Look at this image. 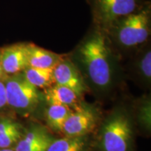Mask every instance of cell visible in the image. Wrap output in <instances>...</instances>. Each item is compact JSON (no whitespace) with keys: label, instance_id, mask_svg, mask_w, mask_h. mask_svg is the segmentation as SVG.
Segmentation results:
<instances>
[{"label":"cell","instance_id":"cell-15","mask_svg":"<svg viewBox=\"0 0 151 151\" xmlns=\"http://www.w3.org/2000/svg\"><path fill=\"white\" fill-rule=\"evenodd\" d=\"M46 111V119L50 127L57 131H62V127L71 111L69 106L60 104H49Z\"/></svg>","mask_w":151,"mask_h":151},{"label":"cell","instance_id":"cell-2","mask_svg":"<svg viewBox=\"0 0 151 151\" xmlns=\"http://www.w3.org/2000/svg\"><path fill=\"white\" fill-rule=\"evenodd\" d=\"M103 32L118 58L134 53L150 41V1H146L142 8L118 19Z\"/></svg>","mask_w":151,"mask_h":151},{"label":"cell","instance_id":"cell-8","mask_svg":"<svg viewBox=\"0 0 151 151\" xmlns=\"http://www.w3.org/2000/svg\"><path fill=\"white\" fill-rule=\"evenodd\" d=\"M95 116L91 110L78 109L76 112H71L68 116L62 131L67 137H81L91 131L95 124Z\"/></svg>","mask_w":151,"mask_h":151},{"label":"cell","instance_id":"cell-12","mask_svg":"<svg viewBox=\"0 0 151 151\" xmlns=\"http://www.w3.org/2000/svg\"><path fill=\"white\" fill-rule=\"evenodd\" d=\"M44 97L49 104L65 105L69 107L76 104L79 98L71 90L58 84L45 89Z\"/></svg>","mask_w":151,"mask_h":151},{"label":"cell","instance_id":"cell-5","mask_svg":"<svg viewBox=\"0 0 151 151\" xmlns=\"http://www.w3.org/2000/svg\"><path fill=\"white\" fill-rule=\"evenodd\" d=\"M131 137L129 119L120 113L106 122L101 135V144L104 151H128Z\"/></svg>","mask_w":151,"mask_h":151},{"label":"cell","instance_id":"cell-14","mask_svg":"<svg viewBox=\"0 0 151 151\" xmlns=\"http://www.w3.org/2000/svg\"><path fill=\"white\" fill-rule=\"evenodd\" d=\"M20 126L9 119L0 120V148H8L21 139Z\"/></svg>","mask_w":151,"mask_h":151},{"label":"cell","instance_id":"cell-13","mask_svg":"<svg viewBox=\"0 0 151 151\" xmlns=\"http://www.w3.org/2000/svg\"><path fill=\"white\" fill-rule=\"evenodd\" d=\"M25 78L37 88L46 89L55 84L53 69L28 67L22 71Z\"/></svg>","mask_w":151,"mask_h":151},{"label":"cell","instance_id":"cell-11","mask_svg":"<svg viewBox=\"0 0 151 151\" xmlns=\"http://www.w3.org/2000/svg\"><path fill=\"white\" fill-rule=\"evenodd\" d=\"M132 55L134 56L133 66L135 75L139 77L141 82L147 85L150 84L151 79L150 41Z\"/></svg>","mask_w":151,"mask_h":151},{"label":"cell","instance_id":"cell-3","mask_svg":"<svg viewBox=\"0 0 151 151\" xmlns=\"http://www.w3.org/2000/svg\"><path fill=\"white\" fill-rule=\"evenodd\" d=\"M93 27L104 31L118 19L142 8L146 0H86Z\"/></svg>","mask_w":151,"mask_h":151},{"label":"cell","instance_id":"cell-16","mask_svg":"<svg viewBox=\"0 0 151 151\" xmlns=\"http://www.w3.org/2000/svg\"><path fill=\"white\" fill-rule=\"evenodd\" d=\"M85 141L82 137H67L52 141L46 151H83Z\"/></svg>","mask_w":151,"mask_h":151},{"label":"cell","instance_id":"cell-4","mask_svg":"<svg viewBox=\"0 0 151 151\" xmlns=\"http://www.w3.org/2000/svg\"><path fill=\"white\" fill-rule=\"evenodd\" d=\"M7 104L20 111H29L37 106L40 99L38 88L25 78L22 72L9 76L4 81Z\"/></svg>","mask_w":151,"mask_h":151},{"label":"cell","instance_id":"cell-10","mask_svg":"<svg viewBox=\"0 0 151 151\" xmlns=\"http://www.w3.org/2000/svg\"><path fill=\"white\" fill-rule=\"evenodd\" d=\"M52 141V138L45 130L36 127L18 141L15 151H46Z\"/></svg>","mask_w":151,"mask_h":151},{"label":"cell","instance_id":"cell-18","mask_svg":"<svg viewBox=\"0 0 151 151\" xmlns=\"http://www.w3.org/2000/svg\"><path fill=\"white\" fill-rule=\"evenodd\" d=\"M5 73L4 72L2 65H1V50H0V81H2L3 78H4L6 77Z\"/></svg>","mask_w":151,"mask_h":151},{"label":"cell","instance_id":"cell-19","mask_svg":"<svg viewBox=\"0 0 151 151\" xmlns=\"http://www.w3.org/2000/svg\"><path fill=\"white\" fill-rule=\"evenodd\" d=\"M0 151H15V150H11V149H9V148H0Z\"/></svg>","mask_w":151,"mask_h":151},{"label":"cell","instance_id":"cell-7","mask_svg":"<svg viewBox=\"0 0 151 151\" xmlns=\"http://www.w3.org/2000/svg\"><path fill=\"white\" fill-rule=\"evenodd\" d=\"M1 65L6 75L21 73L29 67L27 43H16L1 50Z\"/></svg>","mask_w":151,"mask_h":151},{"label":"cell","instance_id":"cell-17","mask_svg":"<svg viewBox=\"0 0 151 151\" xmlns=\"http://www.w3.org/2000/svg\"><path fill=\"white\" fill-rule=\"evenodd\" d=\"M7 104L6 94L4 81H0V109H3Z\"/></svg>","mask_w":151,"mask_h":151},{"label":"cell","instance_id":"cell-1","mask_svg":"<svg viewBox=\"0 0 151 151\" xmlns=\"http://www.w3.org/2000/svg\"><path fill=\"white\" fill-rule=\"evenodd\" d=\"M118 58L104 32L93 26L69 56L85 81L88 79L94 88L104 91L114 83Z\"/></svg>","mask_w":151,"mask_h":151},{"label":"cell","instance_id":"cell-6","mask_svg":"<svg viewBox=\"0 0 151 151\" xmlns=\"http://www.w3.org/2000/svg\"><path fill=\"white\" fill-rule=\"evenodd\" d=\"M53 77L55 84L69 88L79 97L88 90V86L80 71L67 55H64L54 67Z\"/></svg>","mask_w":151,"mask_h":151},{"label":"cell","instance_id":"cell-9","mask_svg":"<svg viewBox=\"0 0 151 151\" xmlns=\"http://www.w3.org/2000/svg\"><path fill=\"white\" fill-rule=\"evenodd\" d=\"M27 52L29 67L41 69H53L64 56L31 43H27Z\"/></svg>","mask_w":151,"mask_h":151}]
</instances>
